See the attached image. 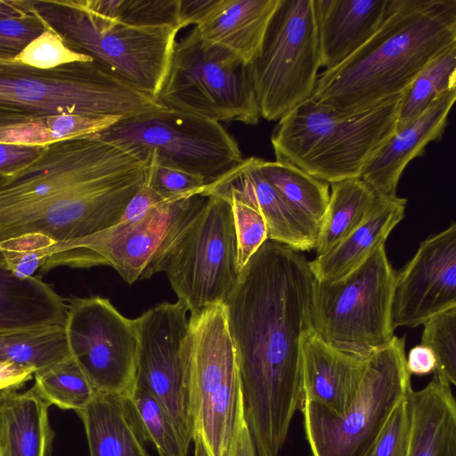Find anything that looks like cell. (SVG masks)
<instances>
[{"mask_svg": "<svg viewBox=\"0 0 456 456\" xmlns=\"http://www.w3.org/2000/svg\"><path fill=\"white\" fill-rule=\"evenodd\" d=\"M124 397L142 438L154 445L159 456H187L189 446L151 394L134 384Z\"/></svg>", "mask_w": 456, "mask_h": 456, "instance_id": "obj_32", "label": "cell"}, {"mask_svg": "<svg viewBox=\"0 0 456 456\" xmlns=\"http://www.w3.org/2000/svg\"><path fill=\"white\" fill-rule=\"evenodd\" d=\"M28 11V0H0V19L19 16Z\"/></svg>", "mask_w": 456, "mask_h": 456, "instance_id": "obj_47", "label": "cell"}, {"mask_svg": "<svg viewBox=\"0 0 456 456\" xmlns=\"http://www.w3.org/2000/svg\"><path fill=\"white\" fill-rule=\"evenodd\" d=\"M411 429L407 456H456V402L451 385L436 376L408 395Z\"/></svg>", "mask_w": 456, "mask_h": 456, "instance_id": "obj_24", "label": "cell"}, {"mask_svg": "<svg viewBox=\"0 0 456 456\" xmlns=\"http://www.w3.org/2000/svg\"><path fill=\"white\" fill-rule=\"evenodd\" d=\"M88 10L141 28L171 27L181 29L180 0H81Z\"/></svg>", "mask_w": 456, "mask_h": 456, "instance_id": "obj_34", "label": "cell"}, {"mask_svg": "<svg viewBox=\"0 0 456 456\" xmlns=\"http://www.w3.org/2000/svg\"><path fill=\"white\" fill-rule=\"evenodd\" d=\"M231 203L237 244V264L240 272L250 257L269 240L268 228L263 216L250 206L235 199Z\"/></svg>", "mask_w": 456, "mask_h": 456, "instance_id": "obj_36", "label": "cell"}, {"mask_svg": "<svg viewBox=\"0 0 456 456\" xmlns=\"http://www.w3.org/2000/svg\"><path fill=\"white\" fill-rule=\"evenodd\" d=\"M455 99L456 89L439 96L419 117L396 128L369 159L361 178L378 195H396L399 180L410 161L422 156L429 142L442 138Z\"/></svg>", "mask_w": 456, "mask_h": 456, "instance_id": "obj_20", "label": "cell"}, {"mask_svg": "<svg viewBox=\"0 0 456 456\" xmlns=\"http://www.w3.org/2000/svg\"><path fill=\"white\" fill-rule=\"evenodd\" d=\"M411 389L405 338L394 336L368 354L359 392L342 415L300 401L311 456H369L393 411Z\"/></svg>", "mask_w": 456, "mask_h": 456, "instance_id": "obj_10", "label": "cell"}, {"mask_svg": "<svg viewBox=\"0 0 456 456\" xmlns=\"http://www.w3.org/2000/svg\"><path fill=\"white\" fill-rule=\"evenodd\" d=\"M21 15L0 19V58H12L19 54L28 44L39 37L46 26L32 9Z\"/></svg>", "mask_w": 456, "mask_h": 456, "instance_id": "obj_40", "label": "cell"}, {"mask_svg": "<svg viewBox=\"0 0 456 456\" xmlns=\"http://www.w3.org/2000/svg\"><path fill=\"white\" fill-rule=\"evenodd\" d=\"M216 3V0H180L179 15L182 28L198 25Z\"/></svg>", "mask_w": 456, "mask_h": 456, "instance_id": "obj_46", "label": "cell"}, {"mask_svg": "<svg viewBox=\"0 0 456 456\" xmlns=\"http://www.w3.org/2000/svg\"><path fill=\"white\" fill-rule=\"evenodd\" d=\"M406 368L411 375L434 373L436 368V356L430 348L419 344L409 351Z\"/></svg>", "mask_w": 456, "mask_h": 456, "instance_id": "obj_45", "label": "cell"}, {"mask_svg": "<svg viewBox=\"0 0 456 456\" xmlns=\"http://www.w3.org/2000/svg\"><path fill=\"white\" fill-rule=\"evenodd\" d=\"M68 304L40 276L15 274L0 255V330L64 325Z\"/></svg>", "mask_w": 456, "mask_h": 456, "instance_id": "obj_26", "label": "cell"}, {"mask_svg": "<svg viewBox=\"0 0 456 456\" xmlns=\"http://www.w3.org/2000/svg\"><path fill=\"white\" fill-rule=\"evenodd\" d=\"M6 177H7V176H4V175H0V183H2L3 181H4Z\"/></svg>", "mask_w": 456, "mask_h": 456, "instance_id": "obj_50", "label": "cell"}, {"mask_svg": "<svg viewBox=\"0 0 456 456\" xmlns=\"http://www.w3.org/2000/svg\"><path fill=\"white\" fill-rule=\"evenodd\" d=\"M249 66L266 120H279L312 96L321 68L314 0L279 1Z\"/></svg>", "mask_w": 456, "mask_h": 456, "instance_id": "obj_13", "label": "cell"}, {"mask_svg": "<svg viewBox=\"0 0 456 456\" xmlns=\"http://www.w3.org/2000/svg\"><path fill=\"white\" fill-rule=\"evenodd\" d=\"M389 0H314L321 67L336 68L380 27Z\"/></svg>", "mask_w": 456, "mask_h": 456, "instance_id": "obj_21", "label": "cell"}, {"mask_svg": "<svg viewBox=\"0 0 456 456\" xmlns=\"http://www.w3.org/2000/svg\"><path fill=\"white\" fill-rule=\"evenodd\" d=\"M303 387L300 401L314 403L342 415L355 399L367 356L341 350L324 340L314 329L301 339Z\"/></svg>", "mask_w": 456, "mask_h": 456, "instance_id": "obj_19", "label": "cell"}, {"mask_svg": "<svg viewBox=\"0 0 456 456\" xmlns=\"http://www.w3.org/2000/svg\"><path fill=\"white\" fill-rule=\"evenodd\" d=\"M145 184L164 200H177L202 193L207 183L197 175L153 162L147 165Z\"/></svg>", "mask_w": 456, "mask_h": 456, "instance_id": "obj_39", "label": "cell"}, {"mask_svg": "<svg viewBox=\"0 0 456 456\" xmlns=\"http://www.w3.org/2000/svg\"><path fill=\"white\" fill-rule=\"evenodd\" d=\"M47 145L0 142V175L11 176L38 159Z\"/></svg>", "mask_w": 456, "mask_h": 456, "instance_id": "obj_42", "label": "cell"}, {"mask_svg": "<svg viewBox=\"0 0 456 456\" xmlns=\"http://www.w3.org/2000/svg\"><path fill=\"white\" fill-rule=\"evenodd\" d=\"M14 60L33 68L48 69L75 61H91L90 57L69 48L53 30L46 28L28 44Z\"/></svg>", "mask_w": 456, "mask_h": 456, "instance_id": "obj_37", "label": "cell"}, {"mask_svg": "<svg viewBox=\"0 0 456 456\" xmlns=\"http://www.w3.org/2000/svg\"><path fill=\"white\" fill-rule=\"evenodd\" d=\"M181 301L159 304L134 319L138 335L134 383L151 394L175 423L186 445L192 441L186 364L190 316Z\"/></svg>", "mask_w": 456, "mask_h": 456, "instance_id": "obj_16", "label": "cell"}, {"mask_svg": "<svg viewBox=\"0 0 456 456\" xmlns=\"http://www.w3.org/2000/svg\"><path fill=\"white\" fill-rule=\"evenodd\" d=\"M408 395L393 411L369 456H407L411 429Z\"/></svg>", "mask_w": 456, "mask_h": 456, "instance_id": "obj_41", "label": "cell"}, {"mask_svg": "<svg viewBox=\"0 0 456 456\" xmlns=\"http://www.w3.org/2000/svg\"><path fill=\"white\" fill-rule=\"evenodd\" d=\"M186 364L192 436L211 456H234L246 423L242 384L224 304L190 315Z\"/></svg>", "mask_w": 456, "mask_h": 456, "instance_id": "obj_7", "label": "cell"}, {"mask_svg": "<svg viewBox=\"0 0 456 456\" xmlns=\"http://www.w3.org/2000/svg\"><path fill=\"white\" fill-rule=\"evenodd\" d=\"M456 307V224L429 235L395 274L391 325L415 328Z\"/></svg>", "mask_w": 456, "mask_h": 456, "instance_id": "obj_17", "label": "cell"}, {"mask_svg": "<svg viewBox=\"0 0 456 456\" xmlns=\"http://www.w3.org/2000/svg\"><path fill=\"white\" fill-rule=\"evenodd\" d=\"M164 273L191 314L224 304L240 270L231 203L207 195L162 246L143 279Z\"/></svg>", "mask_w": 456, "mask_h": 456, "instance_id": "obj_8", "label": "cell"}, {"mask_svg": "<svg viewBox=\"0 0 456 456\" xmlns=\"http://www.w3.org/2000/svg\"><path fill=\"white\" fill-rule=\"evenodd\" d=\"M260 167L316 244L329 202L330 183L287 162L260 159Z\"/></svg>", "mask_w": 456, "mask_h": 456, "instance_id": "obj_28", "label": "cell"}, {"mask_svg": "<svg viewBox=\"0 0 456 456\" xmlns=\"http://www.w3.org/2000/svg\"><path fill=\"white\" fill-rule=\"evenodd\" d=\"M46 28L73 51L156 98L179 28L124 24L86 8L81 0H29Z\"/></svg>", "mask_w": 456, "mask_h": 456, "instance_id": "obj_6", "label": "cell"}, {"mask_svg": "<svg viewBox=\"0 0 456 456\" xmlns=\"http://www.w3.org/2000/svg\"><path fill=\"white\" fill-rule=\"evenodd\" d=\"M202 193L235 199L257 210L266 222L272 241L300 252L315 248V241L263 174L259 158L243 159L233 169L208 184Z\"/></svg>", "mask_w": 456, "mask_h": 456, "instance_id": "obj_18", "label": "cell"}, {"mask_svg": "<svg viewBox=\"0 0 456 456\" xmlns=\"http://www.w3.org/2000/svg\"><path fill=\"white\" fill-rule=\"evenodd\" d=\"M50 403L34 386L28 390L0 391V451L2 456H48L54 432Z\"/></svg>", "mask_w": 456, "mask_h": 456, "instance_id": "obj_25", "label": "cell"}, {"mask_svg": "<svg viewBox=\"0 0 456 456\" xmlns=\"http://www.w3.org/2000/svg\"><path fill=\"white\" fill-rule=\"evenodd\" d=\"M401 94L345 114L309 98L278 120L271 143L275 160L332 183L361 178L363 167L396 129Z\"/></svg>", "mask_w": 456, "mask_h": 456, "instance_id": "obj_5", "label": "cell"}, {"mask_svg": "<svg viewBox=\"0 0 456 456\" xmlns=\"http://www.w3.org/2000/svg\"><path fill=\"white\" fill-rule=\"evenodd\" d=\"M314 282L300 251L267 240L224 302L256 456L280 455L299 408Z\"/></svg>", "mask_w": 456, "mask_h": 456, "instance_id": "obj_1", "label": "cell"}, {"mask_svg": "<svg viewBox=\"0 0 456 456\" xmlns=\"http://www.w3.org/2000/svg\"><path fill=\"white\" fill-rule=\"evenodd\" d=\"M330 198L314 249L320 256L347 237L367 217L378 194L362 178L330 184Z\"/></svg>", "mask_w": 456, "mask_h": 456, "instance_id": "obj_29", "label": "cell"}, {"mask_svg": "<svg viewBox=\"0 0 456 456\" xmlns=\"http://www.w3.org/2000/svg\"><path fill=\"white\" fill-rule=\"evenodd\" d=\"M234 456H256V448L247 421L240 432Z\"/></svg>", "mask_w": 456, "mask_h": 456, "instance_id": "obj_48", "label": "cell"}, {"mask_svg": "<svg viewBox=\"0 0 456 456\" xmlns=\"http://www.w3.org/2000/svg\"><path fill=\"white\" fill-rule=\"evenodd\" d=\"M192 441L194 443L193 456H211L201 436L199 434H194L192 436Z\"/></svg>", "mask_w": 456, "mask_h": 456, "instance_id": "obj_49", "label": "cell"}, {"mask_svg": "<svg viewBox=\"0 0 456 456\" xmlns=\"http://www.w3.org/2000/svg\"><path fill=\"white\" fill-rule=\"evenodd\" d=\"M77 414L85 428L90 456H150L124 395L99 393Z\"/></svg>", "mask_w": 456, "mask_h": 456, "instance_id": "obj_27", "label": "cell"}, {"mask_svg": "<svg viewBox=\"0 0 456 456\" xmlns=\"http://www.w3.org/2000/svg\"><path fill=\"white\" fill-rule=\"evenodd\" d=\"M163 108L94 61L41 69L0 58V128L61 114L124 119Z\"/></svg>", "mask_w": 456, "mask_h": 456, "instance_id": "obj_4", "label": "cell"}, {"mask_svg": "<svg viewBox=\"0 0 456 456\" xmlns=\"http://www.w3.org/2000/svg\"><path fill=\"white\" fill-rule=\"evenodd\" d=\"M407 200L378 195L377 201L363 222L347 237L326 253L309 261L317 281H338L362 265L385 242L403 219Z\"/></svg>", "mask_w": 456, "mask_h": 456, "instance_id": "obj_22", "label": "cell"}, {"mask_svg": "<svg viewBox=\"0 0 456 456\" xmlns=\"http://www.w3.org/2000/svg\"><path fill=\"white\" fill-rule=\"evenodd\" d=\"M70 357L101 394L126 395L134 383L138 335L134 319L102 297L66 299Z\"/></svg>", "mask_w": 456, "mask_h": 456, "instance_id": "obj_15", "label": "cell"}, {"mask_svg": "<svg viewBox=\"0 0 456 456\" xmlns=\"http://www.w3.org/2000/svg\"><path fill=\"white\" fill-rule=\"evenodd\" d=\"M156 99L167 108L219 123L256 125L261 118L249 64L203 40L196 26L175 42Z\"/></svg>", "mask_w": 456, "mask_h": 456, "instance_id": "obj_9", "label": "cell"}, {"mask_svg": "<svg viewBox=\"0 0 456 456\" xmlns=\"http://www.w3.org/2000/svg\"><path fill=\"white\" fill-rule=\"evenodd\" d=\"M69 357L64 325L0 330L1 362L24 364L37 371Z\"/></svg>", "mask_w": 456, "mask_h": 456, "instance_id": "obj_30", "label": "cell"}, {"mask_svg": "<svg viewBox=\"0 0 456 456\" xmlns=\"http://www.w3.org/2000/svg\"><path fill=\"white\" fill-rule=\"evenodd\" d=\"M421 345L430 348L436 359L434 376L456 384V307L441 312L423 324Z\"/></svg>", "mask_w": 456, "mask_h": 456, "instance_id": "obj_35", "label": "cell"}, {"mask_svg": "<svg viewBox=\"0 0 456 456\" xmlns=\"http://www.w3.org/2000/svg\"><path fill=\"white\" fill-rule=\"evenodd\" d=\"M456 45V0H389L375 34L318 75L310 97L345 114L400 95L436 56Z\"/></svg>", "mask_w": 456, "mask_h": 456, "instance_id": "obj_3", "label": "cell"}, {"mask_svg": "<svg viewBox=\"0 0 456 456\" xmlns=\"http://www.w3.org/2000/svg\"><path fill=\"white\" fill-rule=\"evenodd\" d=\"M456 89V45L432 60L401 94L396 128L416 119L442 94Z\"/></svg>", "mask_w": 456, "mask_h": 456, "instance_id": "obj_31", "label": "cell"}, {"mask_svg": "<svg viewBox=\"0 0 456 456\" xmlns=\"http://www.w3.org/2000/svg\"><path fill=\"white\" fill-rule=\"evenodd\" d=\"M0 456H2V454H1V451H0Z\"/></svg>", "mask_w": 456, "mask_h": 456, "instance_id": "obj_51", "label": "cell"}, {"mask_svg": "<svg viewBox=\"0 0 456 456\" xmlns=\"http://www.w3.org/2000/svg\"><path fill=\"white\" fill-rule=\"evenodd\" d=\"M147 166L96 134L61 140L0 183V242L40 233L55 242L116 224Z\"/></svg>", "mask_w": 456, "mask_h": 456, "instance_id": "obj_2", "label": "cell"}, {"mask_svg": "<svg viewBox=\"0 0 456 456\" xmlns=\"http://www.w3.org/2000/svg\"><path fill=\"white\" fill-rule=\"evenodd\" d=\"M53 241L40 233L22 234L1 241L0 255L15 274L23 278L32 277L46 258L45 248Z\"/></svg>", "mask_w": 456, "mask_h": 456, "instance_id": "obj_38", "label": "cell"}, {"mask_svg": "<svg viewBox=\"0 0 456 456\" xmlns=\"http://www.w3.org/2000/svg\"><path fill=\"white\" fill-rule=\"evenodd\" d=\"M95 134L145 165L197 175L207 185L243 159L237 142L219 122L167 107L121 119Z\"/></svg>", "mask_w": 456, "mask_h": 456, "instance_id": "obj_11", "label": "cell"}, {"mask_svg": "<svg viewBox=\"0 0 456 456\" xmlns=\"http://www.w3.org/2000/svg\"><path fill=\"white\" fill-rule=\"evenodd\" d=\"M167 200H169L162 199L144 183L129 200L118 222L136 220Z\"/></svg>", "mask_w": 456, "mask_h": 456, "instance_id": "obj_43", "label": "cell"}, {"mask_svg": "<svg viewBox=\"0 0 456 456\" xmlns=\"http://www.w3.org/2000/svg\"><path fill=\"white\" fill-rule=\"evenodd\" d=\"M203 193L167 200L145 216L118 222L98 232L65 241H53L45 249L40 271L65 265L112 267L128 284L143 280L155 256L178 227L204 202Z\"/></svg>", "mask_w": 456, "mask_h": 456, "instance_id": "obj_14", "label": "cell"}, {"mask_svg": "<svg viewBox=\"0 0 456 456\" xmlns=\"http://www.w3.org/2000/svg\"><path fill=\"white\" fill-rule=\"evenodd\" d=\"M280 0H216L196 27L203 40L223 46L250 64Z\"/></svg>", "mask_w": 456, "mask_h": 456, "instance_id": "obj_23", "label": "cell"}, {"mask_svg": "<svg viewBox=\"0 0 456 456\" xmlns=\"http://www.w3.org/2000/svg\"><path fill=\"white\" fill-rule=\"evenodd\" d=\"M396 271L385 245L346 276L315 280L313 291L314 330L332 346L366 356L395 336L391 303Z\"/></svg>", "mask_w": 456, "mask_h": 456, "instance_id": "obj_12", "label": "cell"}, {"mask_svg": "<svg viewBox=\"0 0 456 456\" xmlns=\"http://www.w3.org/2000/svg\"><path fill=\"white\" fill-rule=\"evenodd\" d=\"M34 378L40 396L62 410H83L99 394L71 357L36 371Z\"/></svg>", "mask_w": 456, "mask_h": 456, "instance_id": "obj_33", "label": "cell"}, {"mask_svg": "<svg viewBox=\"0 0 456 456\" xmlns=\"http://www.w3.org/2000/svg\"><path fill=\"white\" fill-rule=\"evenodd\" d=\"M36 370L33 367L12 362L0 361V391L20 389L31 379Z\"/></svg>", "mask_w": 456, "mask_h": 456, "instance_id": "obj_44", "label": "cell"}]
</instances>
